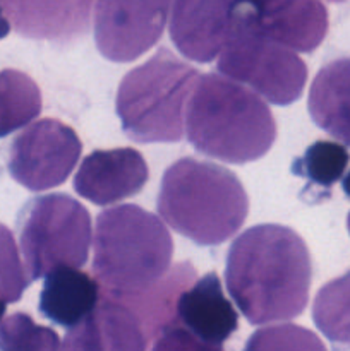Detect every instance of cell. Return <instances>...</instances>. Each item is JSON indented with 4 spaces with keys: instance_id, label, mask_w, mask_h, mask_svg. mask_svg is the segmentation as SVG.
Returning <instances> with one entry per match:
<instances>
[{
    "instance_id": "obj_1",
    "label": "cell",
    "mask_w": 350,
    "mask_h": 351,
    "mask_svg": "<svg viewBox=\"0 0 350 351\" xmlns=\"http://www.w3.org/2000/svg\"><path fill=\"white\" fill-rule=\"evenodd\" d=\"M311 274L305 242L281 225L253 226L226 254V290L253 326L301 315L309 300Z\"/></svg>"
},
{
    "instance_id": "obj_2",
    "label": "cell",
    "mask_w": 350,
    "mask_h": 351,
    "mask_svg": "<svg viewBox=\"0 0 350 351\" xmlns=\"http://www.w3.org/2000/svg\"><path fill=\"white\" fill-rule=\"evenodd\" d=\"M185 110L192 146L225 163L242 165L264 156L277 137L266 103L218 74L199 77Z\"/></svg>"
},
{
    "instance_id": "obj_3",
    "label": "cell",
    "mask_w": 350,
    "mask_h": 351,
    "mask_svg": "<svg viewBox=\"0 0 350 351\" xmlns=\"http://www.w3.org/2000/svg\"><path fill=\"white\" fill-rule=\"evenodd\" d=\"M158 213L175 232L198 245H220L242 228L249 199L232 171L182 158L163 173Z\"/></svg>"
},
{
    "instance_id": "obj_4",
    "label": "cell",
    "mask_w": 350,
    "mask_h": 351,
    "mask_svg": "<svg viewBox=\"0 0 350 351\" xmlns=\"http://www.w3.org/2000/svg\"><path fill=\"white\" fill-rule=\"evenodd\" d=\"M93 271L105 295H132L167 276L174 242L163 223L134 204L100 213Z\"/></svg>"
},
{
    "instance_id": "obj_5",
    "label": "cell",
    "mask_w": 350,
    "mask_h": 351,
    "mask_svg": "<svg viewBox=\"0 0 350 351\" xmlns=\"http://www.w3.org/2000/svg\"><path fill=\"white\" fill-rule=\"evenodd\" d=\"M199 72L167 48L122 79L117 91V115L136 143H177L184 136V110Z\"/></svg>"
},
{
    "instance_id": "obj_6",
    "label": "cell",
    "mask_w": 350,
    "mask_h": 351,
    "mask_svg": "<svg viewBox=\"0 0 350 351\" xmlns=\"http://www.w3.org/2000/svg\"><path fill=\"white\" fill-rule=\"evenodd\" d=\"M17 226L30 281L48 276L60 266L79 269L88 261L91 218L71 195L31 199L21 211Z\"/></svg>"
},
{
    "instance_id": "obj_7",
    "label": "cell",
    "mask_w": 350,
    "mask_h": 351,
    "mask_svg": "<svg viewBox=\"0 0 350 351\" xmlns=\"http://www.w3.org/2000/svg\"><path fill=\"white\" fill-rule=\"evenodd\" d=\"M218 71L281 106L297 101L307 81L304 60L288 48L250 31L240 19L239 3L235 31L220 53Z\"/></svg>"
},
{
    "instance_id": "obj_8",
    "label": "cell",
    "mask_w": 350,
    "mask_h": 351,
    "mask_svg": "<svg viewBox=\"0 0 350 351\" xmlns=\"http://www.w3.org/2000/svg\"><path fill=\"white\" fill-rule=\"evenodd\" d=\"M82 144L74 129L60 120L43 119L14 139L9 171L30 191L41 192L64 184L81 156Z\"/></svg>"
},
{
    "instance_id": "obj_9",
    "label": "cell",
    "mask_w": 350,
    "mask_h": 351,
    "mask_svg": "<svg viewBox=\"0 0 350 351\" xmlns=\"http://www.w3.org/2000/svg\"><path fill=\"white\" fill-rule=\"evenodd\" d=\"M170 3L102 0L95 3V40L112 62H130L150 50L165 29Z\"/></svg>"
},
{
    "instance_id": "obj_10",
    "label": "cell",
    "mask_w": 350,
    "mask_h": 351,
    "mask_svg": "<svg viewBox=\"0 0 350 351\" xmlns=\"http://www.w3.org/2000/svg\"><path fill=\"white\" fill-rule=\"evenodd\" d=\"M242 23L259 36L295 51H312L328 33V10L316 0L239 3Z\"/></svg>"
},
{
    "instance_id": "obj_11",
    "label": "cell",
    "mask_w": 350,
    "mask_h": 351,
    "mask_svg": "<svg viewBox=\"0 0 350 351\" xmlns=\"http://www.w3.org/2000/svg\"><path fill=\"white\" fill-rule=\"evenodd\" d=\"M237 3L226 0H177L172 3L170 38L182 55L211 62L232 38Z\"/></svg>"
},
{
    "instance_id": "obj_12",
    "label": "cell",
    "mask_w": 350,
    "mask_h": 351,
    "mask_svg": "<svg viewBox=\"0 0 350 351\" xmlns=\"http://www.w3.org/2000/svg\"><path fill=\"white\" fill-rule=\"evenodd\" d=\"M150 177L143 154L132 147L93 151L82 160L74 189L96 206H108L136 195Z\"/></svg>"
},
{
    "instance_id": "obj_13",
    "label": "cell",
    "mask_w": 350,
    "mask_h": 351,
    "mask_svg": "<svg viewBox=\"0 0 350 351\" xmlns=\"http://www.w3.org/2000/svg\"><path fill=\"white\" fill-rule=\"evenodd\" d=\"M148 338L136 314L105 298L65 335L62 351H146Z\"/></svg>"
},
{
    "instance_id": "obj_14",
    "label": "cell",
    "mask_w": 350,
    "mask_h": 351,
    "mask_svg": "<svg viewBox=\"0 0 350 351\" xmlns=\"http://www.w3.org/2000/svg\"><path fill=\"white\" fill-rule=\"evenodd\" d=\"M177 319L189 332L209 345H222L239 328V315L225 297L222 281L208 273L180 295Z\"/></svg>"
},
{
    "instance_id": "obj_15",
    "label": "cell",
    "mask_w": 350,
    "mask_h": 351,
    "mask_svg": "<svg viewBox=\"0 0 350 351\" xmlns=\"http://www.w3.org/2000/svg\"><path fill=\"white\" fill-rule=\"evenodd\" d=\"M307 105L319 129L350 146V58H336L316 74Z\"/></svg>"
},
{
    "instance_id": "obj_16",
    "label": "cell",
    "mask_w": 350,
    "mask_h": 351,
    "mask_svg": "<svg viewBox=\"0 0 350 351\" xmlns=\"http://www.w3.org/2000/svg\"><path fill=\"white\" fill-rule=\"evenodd\" d=\"M196 278V269L191 263H182L170 271V274L158 281L154 287L132 295H105V298L126 305L136 314L143 326L148 341L174 328L177 321V302L184 288Z\"/></svg>"
},
{
    "instance_id": "obj_17",
    "label": "cell",
    "mask_w": 350,
    "mask_h": 351,
    "mask_svg": "<svg viewBox=\"0 0 350 351\" xmlns=\"http://www.w3.org/2000/svg\"><path fill=\"white\" fill-rule=\"evenodd\" d=\"M98 285L74 267L60 266L47 276L40 293V312L62 328L72 329L98 305Z\"/></svg>"
},
{
    "instance_id": "obj_18",
    "label": "cell",
    "mask_w": 350,
    "mask_h": 351,
    "mask_svg": "<svg viewBox=\"0 0 350 351\" xmlns=\"http://www.w3.org/2000/svg\"><path fill=\"white\" fill-rule=\"evenodd\" d=\"M40 112L41 93L36 82L21 71H0V137L30 123Z\"/></svg>"
},
{
    "instance_id": "obj_19",
    "label": "cell",
    "mask_w": 350,
    "mask_h": 351,
    "mask_svg": "<svg viewBox=\"0 0 350 351\" xmlns=\"http://www.w3.org/2000/svg\"><path fill=\"white\" fill-rule=\"evenodd\" d=\"M312 319L329 341L350 346V271L318 291Z\"/></svg>"
},
{
    "instance_id": "obj_20",
    "label": "cell",
    "mask_w": 350,
    "mask_h": 351,
    "mask_svg": "<svg viewBox=\"0 0 350 351\" xmlns=\"http://www.w3.org/2000/svg\"><path fill=\"white\" fill-rule=\"evenodd\" d=\"M349 161L350 154L342 144L316 141L299 160H295L292 171L305 177L311 184L328 189L343 177Z\"/></svg>"
},
{
    "instance_id": "obj_21",
    "label": "cell",
    "mask_w": 350,
    "mask_h": 351,
    "mask_svg": "<svg viewBox=\"0 0 350 351\" xmlns=\"http://www.w3.org/2000/svg\"><path fill=\"white\" fill-rule=\"evenodd\" d=\"M0 351H62L54 329L40 326L24 312L0 322Z\"/></svg>"
},
{
    "instance_id": "obj_22",
    "label": "cell",
    "mask_w": 350,
    "mask_h": 351,
    "mask_svg": "<svg viewBox=\"0 0 350 351\" xmlns=\"http://www.w3.org/2000/svg\"><path fill=\"white\" fill-rule=\"evenodd\" d=\"M244 351H328L321 339L309 329L295 324H280L254 332Z\"/></svg>"
},
{
    "instance_id": "obj_23",
    "label": "cell",
    "mask_w": 350,
    "mask_h": 351,
    "mask_svg": "<svg viewBox=\"0 0 350 351\" xmlns=\"http://www.w3.org/2000/svg\"><path fill=\"white\" fill-rule=\"evenodd\" d=\"M30 285L10 230L0 223V302L16 304Z\"/></svg>"
},
{
    "instance_id": "obj_24",
    "label": "cell",
    "mask_w": 350,
    "mask_h": 351,
    "mask_svg": "<svg viewBox=\"0 0 350 351\" xmlns=\"http://www.w3.org/2000/svg\"><path fill=\"white\" fill-rule=\"evenodd\" d=\"M151 351H223L222 345H209L178 326L168 328L160 335Z\"/></svg>"
},
{
    "instance_id": "obj_25",
    "label": "cell",
    "mask_w": 350,
    "mask_h": 351,
    "mask_svg": "<svg viewBox=\"0 0 350 351\" xmlns=\"http://www.w3.org/2000/svg\"><path fill=\"white\" fill-rule=\"evenodd\" d=\"M342 187H343V192H345V194H347V197L350 199V171L345 175V177H343Z\"/></svg>"
},
{
    "instance_id": "obj_26",
    "label": "cell",
    "mask_w": 350,
    "mask_h": 351,
    "mask_svg": "<svg viewBox=\"0 0 350 351\" xmlns=\"http://www.w3.org/2000/svg\"><path fill=\"white\" fill-rule=\"evenodd\" d=\"M5 307H7V304H3V302H0V322H2L3 314H5Z\"/></svg>"
},
{
    "instance_id": "obj_27",
    "label": "cell",
    "mask_w": 350,
    "mask_h": 351,
    "mask_svg": "<svg viewBox=\"0 0 350 351\" xmlns=\"http://www.w3.org/2000/svg\"><path fill=\"white\" fill-rule=\"evenodd\" d=\"M347 228H349V233H350V213L349 216H347Z\"/></svg>"
}]
</instances>
